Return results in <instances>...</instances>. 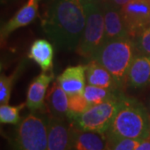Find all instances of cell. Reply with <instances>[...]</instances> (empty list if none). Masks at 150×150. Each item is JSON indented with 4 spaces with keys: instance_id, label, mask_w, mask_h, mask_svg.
Instances as JSON below:
<instances>
[{
    "instance_id": "cell-1",
    "label": "cell",
    "mask_w": 150,
    "mask_h": 150,
    "mask_svg": "<svg viewBox=\"0 0 150 150\" xmlns=\"http://www.w3.org/2000/svg\"><path fill=\"white\" fill-rule=\"evenodd\" d=\"M86 23L83 0H55L42 20V28L57 48L78 47Z\"/></svg>"
},
{
    "instance_id": "cell-2",
    "label": "cell",
    "mask_w": 150,
    "mask_h": 150,
    "mask_svg": "<svg viewBox=\"0 0 150 150\" xmlns=\"http://www.w3.org/2000/svg\"><path fill=\"white\" fill-rule=\"evenodd\" d=\"M107 137L144 140L150 134V113L137 99L124 95Z\"/></svg>"
},
{
    "instance_id": "cell-3",
    "label": "cell",
    "mask_w": 150,
    "mask_h": 150,
    "mask_svg": "<svg viewBox=\"0 0 150 150\" xmlns=\"http://www.w3.org/2000/svg\"><path fill=\"white\" fill-rule=\"evenodd\" d=\"M136 53L134 39L121 38L103 43L91 59L99 63L112 74L118 88L122 90L126 85L127 73Z\"/></svg>"
},
{
    "instance_id": "cell-4",
    "label": "cell",
    "mask_w": 150,
    "mask_h": 150,
    "mask_svg": "<svg viewBox=\"0 0 150 150\" xmlns=\"http://www.w3.org/2000/svg\"><path fill=\"white\" fill-rule=\"evenodd\" d=\"M83 2L86 23L76 52L82 57L91 59L105 40L103 4L95 0H83Z\"/></svg>"
},
{
    "instance_id": "cell-5",
    "label": "cell",
    "mask_w": 150,
    "mask_h": 150,
    "mask_svg": "<svg viewBox=\"0 0 150 150\" xmlns=\"http://www.w3.org/2000/svg\"><path fill=\"white\" fill-rule=\"evenodd\" d=\"M124 96L121 91L104 102L93 105L84 112L70 116L69 119L79 129L106 134L120 107Z\"/></svg>"
},
{
    "instance_id": "cell-6",
    "label": "cell",
    "mask_w": 150,
    "mask_h": 150,
    "mask_svg": "<svg viewBox=\"0 0 150 150\" xmlns=\"http://www.w3.org/2000/svg\"><path fill=\"white\" fill-rule=\"evenodd\" d=\"M48 118L30 113L18 124L14 150H48Z\"/></svg>"
},
{
    "instance_id": "cell-7",
    "label": "cell",
    "mask_w": 150,
    "mask_h": 150,
    "mask_svg": "<svg viewBox=\"0 0 150 150\" xmlns=\"http://www.w3.org/2000/svg\"><path fill=\"white\" fill-rule=\"evenodd\" d=\"M129 37L134 38L150 27V0H132L120 8Z\"/></svg>"
},
{
    "instance_id": "cell-8",
    "label": "cell",
    "mask_w": 150,
    "mask_h": 150,
    "mask_svg": "<svg viewBox=\"0 0 150 150\" xmlns=\"http://www.w3.org/2000/svg\"><path fill=\"white\" fill-rule=\"evenodd\" d=\"M48 150H72V123L69 118L48 117Z\"/></svg>"
},
{
    "instance_id": "cell-9",
    "label": "cell",
    "mask_w": 150,
    "mask_h": 150,
    "mask_svg": "<svg viewBox=\"0 0 150 150\" xmlns=\"http://www.w3.org/2000/svg\"><path fill=\"white\" fill-rule=\"evenodd\" d=\"M103 10L105 24L104 43L116 38L129 37L121 15L120 8L111 2H106L103 3Z\"/></svg>"
},
{
    "instance_id": "cell-10",
    "label": "cell",
    "mask_w": 150,
    "mask_h": 150,
    "mask_svg": "<svg viewBox=\"0 0 150 150\" xmlns=\"http://www.w3.org/2000/svg\"><path fill=\"white\" fill-rule=\"evenodd\" d=\"M72 149L108 150L106 134L83 130L72 123Z\"/></svg>"
},
{
    "instance_id": "cell-11",
    "label": "cell",
    "mask_w": 150,
    "mask_h": 150,
    "mask_svg": "<svg viewBox=\"0 0 150 150\" xmlns=\"http://www.w3.org/2000/svg\"><path fill=\"white\" fill-rule=\"evenodd\" d=\"M57 81L68 94H83L86 83V65L70 66L57 78Z\"/></svg>"
},
{
    "instance_id": "cell-12",
    "label": "cell",
    "mask_w": 150,
    "mask_h": 150,
    "mask_svg": "<svg viewBox=\"0 0 150 150\" xmlns=\"http://www.w3.org/2000/svg\"><path fill=\"white\" fill-rule=\"evenodd\" d=\"M54 78L53 74H47L43 72L30 83L27 93L26 106L32 112L40 110L44 107L48 85Z\"/></svg>"
},
{
    "instance_id": "cell-13",
    "label": "cell",
    "mask_w": 150,
    "mask_h": 150,
    "mask_svg": "<svg viewBox=\"0 0 150 150\" xmlns=\"http://www.w3.org/2000/svg\"><path fill=\"white\" fill-rule=\"evenodd\" d=\"M38 0H28L16 14L6 23L1 28V41H4L10 33L19 28L27 26L31 23L37 16Z\"/></svg>"
},
{
    "instance_id": "cell-14",
    "label": "cell",
    "mask_w": 150,
    "mask_h": 150,
    "mask_svg": "<svg viewBox=\"0 0 150 150\" xmlns=\"http://www.w3.org/2000/svg\"><path fill=\"white\" fill-rule=\"evenodd\" d=\"M150 83V57L137 55L129 67L126 76V85L134 88H139Z\"/></svg>"
},
{
    "instance_id": "cell-15",
    "label": "cell",
    "mask_w": 150,
    "mask_h": 150,
    "mask_svg": "<svg viewBox=\"0 0 150 150\" xmlns=\"http://www.w3.org/2000/svg\"><path fill=\"white\" fill-rule=\"evenodd\" d=\"M45 103L50 112V115L57 118H69V96L58 81L54 82L48 89Z\"/></svg>"
},
{
    "instance_id": "cell-16",
    "label": "cell",
    "mask_w": 150,
    "mask_h": 150,
    "mask_svg": "<svg viewBox=\"0 0 150 150\" xmlns=\"http://www.w3.org/2000/svg\"><path fill=\"white\" fill-rule=\"evenodd\" d=\"M86 81L90 85L101 87L112 91L120 90L112 74L103 66L93 59L86 65Z\"/></svg>"
},
{
    "instance_id": "cell-17",
    "label": "cell",
    "mask_w": 150,
    "mask_h": 150,
    "mask_svg": "<svg viewBox=\"0 0 150 150\" xmlns=\"http://www.w3.org/2000/svg\"><path fill=\"white\" fill-rule=\"evenodd\" d=\"M54 47L46 39H37L32 43L28 57L37 64L43 73L53 70Z\"/></svg>"
},
{
    "instance_id": "cell-18",
    "label": "cell",
    "mask_w": 150,
    "mask_h": 150,
    "mask_svg": "<svg viewBox=\"0 0 150 150\" xmlns=\"http://www.w3.org/2000/svg\"><path fill=\"white\" fill-rule=\"evenodd\" d=\"M118 91H121V90L112 91V90L101 88V87L88 84L85 86L83 96L86 98V100L93 106V105H96V104L106 101Z\"/></svg>"
},
{
    "instance_id": "cell-19",
    "label": "cell",
    "mask_w": 150,
    "mask_h": 150,
    "mask_svg": "<svg viewBox=\"0 0 150 150\" xmlns=\"http://www.w3.org/2000/svg\"><path fill=\"white\" fill-rule=\"evenodd\" d=\"M23 69V65H18L15 72L10 76L1 74L0 77V103L8 104L11 97L12 89L16 80L17 77L20 74V70Z\"/></svg>"
},
{
    "instance_id": "cell-20",
    "label": "cell",
    "mask_w": 150,
    "mask_h": 150,
    "mask_svg": "<svg viewBox=\"0 0 150 150\" xmlns=\"http://www.w3.org/2000/svg\"><path fill=\"white\" fill-rule=\"evenodd\" d=\"M26 103H22L18 106H10L8 104H1L0 106V122L5 124L18 125L21 122L20 111Z\"/></svg>"
},
{
    "instance_id": "cell-21",
    "label": "cell",
    "mask_w": 150,
    "mask_h": 150,
    "mask_svg": "<svg viewBox=\"0 0 150 150\" xmlns=\"http://www.w3.org/2000/svg\"><path fill=\"white\" fill-rule=\"evenodd\" d=\"M108 149L110 150H135L143 140L128 138L107 137Z\"/></svg>"
},
{
    "instance_id": "cell-22",
    "label": "cell",
    "mask_w": 150,
    "mask_h": 150,
    "mask_svg": "<svg viewBox=\"0 0 150 150\" xmlns=\"http://www.w3.org/2000/svg\"><path fill=\"white\" fill-rule=\"evenodd\" d=\"M91 107L92 105L86 100L83 94H76L69 97V118L70 116L81 114Z\"/></svg>"
},
{
    "instance_id": "cell-23",
    "label": "cell",
    "mask_w": 150,
    "mask_h": 150,
    "mask_svg": "<svg viewBox=\"0 0 150 150\" xmlns=\"http://www.w3.org/2000/svg\"><path fill=\"white\" fill-rule=\"evenodd\" d=\"M133 39L137 52L150 57V27L144 28Z\"/></svg>"
},
{
    "instance_id": "cell-24",
    "label": "cell",
    "mask_w": 150,
    "mask_h": 150,
    "mask_svg": "<svg viewBox=\"0 0 150 150\" xmlns=\"http://www.w3.org/2000/svg\"><path fill=\"white\" fill-rule=\"evenodd\" d=\"M135 150H150V134L148 138L142 141V143Z\"/></svg>"
},
{
    "instance_id": "cell-25",
    "label": "cell",
    "mask_w": 150,
    "mask_h": 150,
    "mask_svg": "<svg viewBox=\"0 0 150 150\" xmlns=\"http://www.w3.org/2000/svg\"><path fill=\"white\" fill-rule=\"evenodd\" d=\"M132 1V0H111L110 2L113 4L115 6H117L118 8H122L123 6H124L126 4H128L129 2Z\"/></svg>"
},
{
    "instance_id": "cell-26",
    "label": "cell",
    "mask_w": 150,
    "mask_h": 150,
    "mask_svg": "<svg viewBox=\"0 0 150 150\" xmlns=\"http://www.w3.org/2000/svg\"><path fill=\"white\" fill-rule=\"evenodd\" d=\"M97 2H99V3H106V2H110L111 0H95Z\"/></svg>"
},
{
    "instance_id": "cell-27",
    "label": "cell",
    "mask_w": 150,
    "mask_h": 150,
    "mask_svg": "<svg viewBox=\"0 0 150 150\" xmlns=\"http://www.w3.org/2000/svg\"><path fill=\"white\" fill-rule=\"evenodd\" d=\"M148 110H149V112L150 113V99L149 101V104H148Z\"/></svg>"
},
{
    "instance_id": "cell-28",
    "label": "cell",
    "mask_w": 150,
    "mask_h": 150,
    "mask_svg": "<svg viewBox=\"0 0 150 150\" xmlns=\"http://www.w3.org/2000/svg\"><path fill=\"white\" fill-rule=\"evenodd\" d=\"M108 150H110V149H108Z\"/></svg>"
},
{
    "instance_id": "cell-29",
    "label": "cell",
    "mask_w": 150,
    "mask_h": 150,
    "mask_svg": "<svg viewBox=\"0 0 150 150\" xmlns=\"http://www.w3.org/2000/svg\"><path fill=\"white\" fill-rule=\"evenodd\" d=\"M72 150H73V149H72Z\"/></svg>"
}]
</instances>
